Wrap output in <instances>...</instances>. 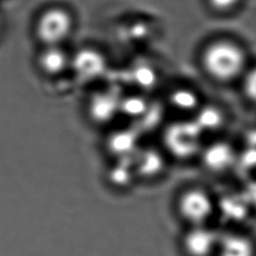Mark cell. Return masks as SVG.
<instances>
[{
  "mask_svg": "<svg viewBox=\"0 0 256 256\" xmlns=\"http://www.w3.org/2000/svg\"><path fill=\"white\" fill-rule=\"evenodd\" d=\"M200 63L207 76L221 83L242 78L247 70V56L243 47L229 39L209 42L201 51Z\"/></svg>",
  "mask_w": 256,
  "mask_h": 256,
  "instance_id": "1",
  "label": "cell"
},
{
  "mask_svg": "<svg viewBox=\"0 0 256 256\" xmlns=\"http://www.w3.org/2000/svg\"><path fill=\"white\" fill-rule=\"evenodd\" d=\"M75 26L72 13L62 6H50L36 18L34 33L43 46H63Z\"/></svg>",
  "mask_w": 256,
  "mask_h": 256,
  "instance_id": "2",
  "label": "cell"
},
{
  "mask_svg": "<svg viewBox=\"0 0 256 256\" xmlns=\"http://www.w3.org/2000/svg\"><path fill=\"white\" fill-rule=\"evenodd\" d=\"M202 131L193 120H180L171 123L164 130L163 142L166 151L174 158L187 160L200 154Z\"/></svg>",
  "mask_w": 256,
  "mask_h": 256,
  "instance_id": "3",
  "label": "cell"
},
{
  "mask_svg": "<svg viewBox=\"0 0 256 256\" xmlns=\"http://www.w3.org/2000/svg\"><path fill=\"white\" fill-rule=\"evenodd\" d=\"M211 196L201 188H187L176 200V210L180 218L190 226L205 225L214 211Z\"/></svg>",
  "mask_w": 256,
  "mask_h": 256,
  "instance_id": "4",
  "label": "cell"
},
{
  "mask_svg": "<svg viewBox=\"0 0 256 256\" xmlns=\"http://www.w3.org/2000/svg\"><path fill=\"white\" fill-rule=\"evenodd\" d=\"M220 237L206 225L190 226L183 234L181 246L186 256H211L217 252Z\"/></svg>",
  "mask_w": 256,
  "mask_h": 256,
  "instance_id": "5",
  "label": "cell"
},
{
  "mask_svg": "<svg viewBox=\"0 0 256 256\" xmlns=\"http://www.w3.org/2000/svg\"><path fill=\"white\" fill-rule=\"evenodd\" d=\"M105 67V58L99 51L93 48L86 47L71 56V68L75 71L78 78L83 81L97 79L104 73Z\"/></svg>",
  "mask_w": 256,
  "mask_h": 256,
  "instance_id": "6",
  "label": "cell"
},
{
  "mask_svg": "<svg viewBox=\"0 0 256 256\" xmlns=\"http://www.w3.org/2000/svg\"><path fill=\"white\" fill-rule=\"evenodd\" d=\"M36 62L39 70L49 77L59 76L71 68V56L63 46H43Z\"/></svg>",
  "mask_w": 256,
  "mask_h": 256,
  "instance_id": "7",
  "label": "cell"
},
{
  "mask_svg": "<svg viewBox=\"0 0 256 256\" xmlns=\"http://www.w3.org/2000/svg\"><path fill=\"white\" fill-rule=\"evenodd\" d=\"M164 154L153 148L138 149L132 157V165L137 178L155 179L165 169Z\"/></svg>",
  "mask_w": 256,
  "mask_h": 256,
  "instance_id": "8",
  "label": "cell"
},
{
  "mask_svg": "<svg viewBox=\"0 0 256 256\" xmlns=\"http://www.w3.org/2000/svg\"><path fill=\"white\" fill-rule=\"evenodd\" d=\"M200 155L204 166L213 172L224 171L237 160V155L233 148L222 141L213 142L203 147Z\"/></svg>",
  "mask_w": 256,
  "mask_h": 256,
  "instance_id": "9",
  "label": "cell"
},
{
  "mask_svg": "<svg viewBox=\"0 0 256 256\" xmlns=\"http://www.w3.org/2000/svg\"><path fill=\"white\" fill-rule=\"evenodd\" d=\"M255 247L251 239L238 234L220 237L218 256H255Z\"/></svg>",
  "mask_w": 256,
  "mask_h": 256,
  "instance_id": "10",
  "label": "cell"
},
{
  "mask_svg": "<svg viewBox=\"0 0 256 256\" xmlns=\"http://www.w3.org/2000/svg\"><path fill=\"white\" fill-rule=\"evenodd\" d=\"M107 147L111 154L117 159H131L138 151L137 138L132 134V131L122 130L117 131L109 136Z\"/></svg>",
  "mask_w": 256,
  "mask_h": 256,
  "instance_id": "11",
  "label": "cell"
},
{
  "mask_svg": "<svg viewBox=\"0 0 256 256\" xmlns=\"http://www.w3.org/2000/svg\"><path fill=\"white\" fill-rule=\"evenodd\" d=\"M90 113L95 121L106 122L120 110V101L108 92H99L90 101Z\"/></svg>",
  "mask_w": 256,
  "mask_h": 256,
  "instance_id": "12",
  "label": "cell"
},
{
  "mask_svg": "<svg viewBox=\"0 0 256 256\" xmlns=\"http://www.w3.org/2000/svg\"><path fill=\"white\" fill-rule=\"evenodd\" d=\"M136 179L137 176L132 165V158L117 159V162L108 172V180L110 184L118 189L129 188Z\"/></svg>",
  "mask_w": 256,
  "mask_h": 256,
  "instance_id": "13",
  "label": "cell"
},
{
  "mask_svg": "<svg viewBox=\"0 0 256 256\" xmlns=\"http://www.w3.org/2000/svg\"><path fill=\"white\" fill-rule=\"evenodd\" d=\"M170 104L181 112H196L200 108L198 94L188 87H177L169 94Z\"/></svg>",
  "mask_w": 256,
  "mask_h": 256,
  "instance_id": "14",
  "label": "cell"
},
{
  "mask_svg": "<svg viewBox=\"0 0 256 256\" xmlns=\"http://www.w3.org/2000/svg\"><path fill=\"white\" fill-rule=\"evenodd\" d=\"M193 121L203 133L218 130L223 124L224 117L222 112L217 107L207 105L200 107L195 112Z\"/></svg>",
  "mask_w": 256,
  "mask_h": 256,
  "instance_id": "15",
  "label": "cell"
},
{
  "mask_svg": "<svg viewBox=\"0 0 256 256\" xmlns=\"http://www.w3.org/2000/svg\"><path fill=\"white\" fill-rule=\"evenodd\" d=\"M242 88L248 100L256 104V66L247 69L242 77Z\"/></svg>",
  "mask_w": 256,
  "mask_h": 256,
  "instance_id": "16",
  "label": "cell"
},
{
  "mask_svg": "<svg viewBox=\"0 0 256 256\" xmlns=\"http://www.w3.org/2000/svg\"><path fill=\"white\" fill-rule=\"evenodd\" d=\"M242 160L253 167L256 166V128L252 129L245 138V148Z\"/></svg>",
  "mask_w": 256,
  "mask_h": 256,
  "instance_id": "17",
  "label": "cell"
},
{
  "mask_svg": "<svg viewBox=\"0 0 256 256\" xmlns=\"http://www.w3.org/2000/svg\"><path fill=\"white\" fill-rule=\"evenodd\" d=\"M242 0H206L208 6L217 13H229L234 11Z\"/></svg>",
  "mask_w": 256,
  "mask_h": 256,
  "instance_id": "18",
  "label": "cell"
},
{
  "mask_svg": "<svg viewBox=\"0 0 256 256\" xmlns=\"http://www.w3.org/2000/svg\"><path fill=\"white\" fill-rule=\"evenodd\" d=\"M2 28H3V18H2L1 14H0V33L2 31Z\"/></svg>",
  "mask_w": 256,
  "mask_h": 256,
  "instance_id": "19",
  "label": "cell"
}]
</instances>
